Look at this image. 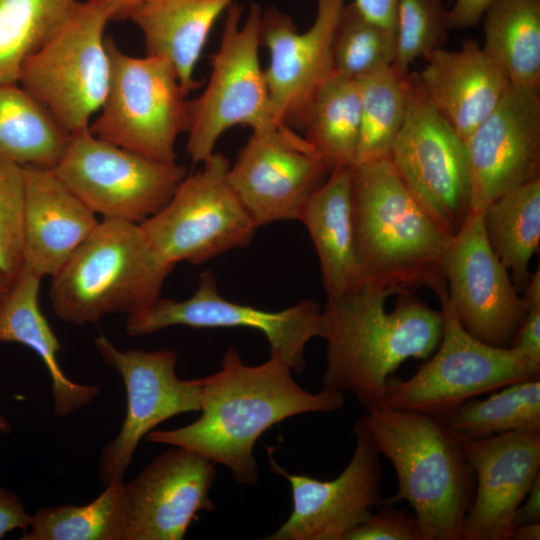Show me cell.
Instances as JSON below:
<instances>
[{
	"instance_id": "obj_1",
	"label": "cell",
	"mask_w": 540,
	"mask_h": 540,
	"mask_svg": "<svg viewBox=\"0 0 540 540\" xmlns=\"http://www.w3.org/2000/svg\"><path fill=\"white\" fill-rule=\"evenodd\" d=\"M292 372L278 355L251 366L230 347L221 368L200 378V417L177 429L149 432L146 438L193 451L224 465L235 482L253 485L259 478L254 447L268 429L299 414L332 412L345 404L344 393L324 387L311 393L296 383Z\"/></svg>"
},
{
	"instance_id": "obj_2",
	"label": "cell",
	"mask_w": 540,
	"mask_h": 540,
	"mask_svg": "<svg viewBox=\"0 0 540 540\" xmlns=\"http://www.w3.org/2000/svg\"><path fill=\"white\" fill-rule=\"evenodd\" d=\"M394 292L361 282L322 308L326 341L324 388L355 396L364 411L384 404L387 380L409 358L426 360L438 348L444 330L442 310L416 296H401L387 312Z\"/></svg>"
},
{
	"instance_id": "obj_3",
	"label": "cell",
	"mask_w": 540,
	"mask_h": 540,
	"mask_svg": "<svg viewBox=\"0 0 540 540\" xmlns=\"http://www.w3.org/2000/svg\"><path fill=\"white\" fill-rule=\"evenodd\" d=\"M380 455L397 476L394 496L381 503L407 501L423 540H463L475 493V475L463 440L441 417L382 404L360 416Z\"/></svg>"
},
{
	"instance_id": "obj_4",
	"label": "cell",
	"mask_w": 540,
	"mask_h": 540,
	"mask_svg": "<svg viewBox=\"0 0 540 540\" xmlns=\"http://www.w3.org/2000/svg\"><path fill=\"white\" fill-rule=\"evenodd\" d=\"M352 204L363 282L394 293L447 289L443 260L451 236L419 205L388 157L353 166Z\"/></svg>"
},
{
	"instance_id": "obj_5",
	"label": "cell",
	"mask_w": 540,
	"mask_h": 540,
	"mask_svg": "<svg viewBox=\"0 0 540 540\" xmlns=\"http://www.w3.org/2000/svg\"><path fill=\"white\" fill-rule=\"evenodd\" d=\"M173 268L140 224L103 219L52 277L51 306L60 319L75 325L113 313L130 316L160 298Z\"/></svg>"
},
{
	"instance_id": "obj_6",
	"label": "cell",
	"mask_w": 540,
	"mask_h": 540,
	"mask_svg": "<svg viewBox=\"0 0 540 540\" xmlns=\"http://www.w3.org/2000/svg\"><path fill=\"white\" fill-rule=\"evenodd\" d=\"M111 19L104 5L76 1L20 70L17 83L70 135L89 129L108 93L112 67L104 34Z\"/></svg>"
},
{
	"instance_id": "obj_7",
	"label": "cell",
	"mask_w": 540,
	"mask_h": 540,
	"mask_svg": "<svg viewBox=\"0 0 540 540\" xmlns=\"http://www.w3.org/2000/svg\"><path fill=\"white\" fill-rule=\"evenodd\" d=\"M107 45L110 85L89 130L145 157L176 162V141L187 131L190 100L174 66L157 55H129L111 38Z\"/></svg>"
},
{
	"instance_id": "obj_8",
	"label": "cell",
	"mask_w": 540,
	"mask_h": 540,
	"mask_svg": "<svg viewBox=\"0 0 540 540\" xmlns=\"http://www.w3.org/2000/svg\"><path fill=\"white\" fill-rule=\"evenodd\" d=\"M446 293L436 295L444 316L438 348L409 379L387 380L385 405L444 418L476 396L540 378V361L512 347L488 345L465 331Z\"/></svg>"
},
{
	"instance_id": "obj_9",
	"label": "cell",
	"mask_w": 540,
	"mask_h": 540,
	"mask_svg": "<svg viewBox=\"0 0 540 540\" xmlns=\"http://www.w3.org/2000/svg\"><path fill=\"white\" fill-rule=\"evenodd\" d=\"M242 12L238 2L227 9L209 80L189 101L186 152L195 164L210 158L219 138L234 126L257 131L278 125L259 60L262 9L252 4L243 22Z\"/></svg>"
},
{
	"instance_id": "obj_10",
	"label": "cell",
	"mask_w": 540,
	"mask_h": 540,
	"mask_svg": "<svg viewBox=\"0 0 540 540\" xmlns=\"http://www.w3.org/2000/svg\"><path fill=\"white\" fill-rule=\"evenodd\" d=\"M201 165L140 224L155 251L173 266L203 264L245 247L257 229L228 183V159L215 152Z\"/></svg>"
},
{
	"instance_id": "obj_11",
	"label": "cell",
	"mask_w": 540,
	"mask_h": 540,
	"mask_svg": "<svg viewBox=\"0 0 540 540\" xmlns=\"http://www.w3.org/2000/svg\"><path fill=\"white\" fill-rule=\"evenodd\" d=\"M53 170L95 214L137 224L165 206L187 175L184 165L145 157L89 129L70 135Z\"/></svg>"
},
{
	"instance_id": "obj_12",
	"label": "cell",
	"mask_w": 540,
	"mask_h": 540,
	"mask_svg": "<svg viewBox=\"0 0 540 540\" xmlns=\"http://www.w3.org/2000/svg\"><path fill=\"white\" fill-rule=\"evenodd\" d=\"M388 158L419 205L455 235L471 211L465 144L427 100L416 73L409 75L405 119Z\"/></svg>"
},
{
	"instance_id": "obj_13",
	"label": "cell",
	"mask_w": 540,
	"mask_h": 540,
	"mask_svg": "<svg viewBox=\"0 0 540 540\" xmlns=\"http://www.w3.org/2000/svg\"><path fill=\"white\" fill-rule=\"evenodd\" d=\"M171 326L257 330L266 337L270 354L281 357L296 373L305 370L308 342L324 336L322 308L315 300L306 299L278 311L240 304L220 294L210 270L201 273L190 298L160 297L145 310L128 316L125 330L129 336H143Z\"/></svg>"
},
{
	"instance_id": "obj_14",
	"label": "cell",
	"mask_w": 540,
	"mask_h": 540,
	"mask_svg": "<svg viewBox=\"0 0 540 540\" xmlns=\"http://www.w3.org/2000/svg\"><path fill=\"white\" fill-rule=\"evenodd\" d=\"M330 168L314 146L286 124L252 131L229 165L227 179L259 228L298 220Z\"/></svg>"
},
{
	"instance_id": "obj_15",
	"label": "cell",
	"mask_w": 540,
	"mask_h": 540,
	"mask_svg": "<svg viewBox=\"0 0 540 540\" xmlns=\"http://www.w3.org/2000/svg\"><path fill=\"white\" fill-rule=\"evenodd\" d=\"M94 345L121 375L127 395L122 427L100 457L99 475L106 486L124 481L139 442L154 427L179 414L201 410L202 387L200 378L178 377L174 350L122 351L104 335L95 338Z\"/></svg>"
},
{
	"instance_id": "obj_16",
	"label": "cell",
	"mask_w": 540,
	"mask_h": 540,
	"mask_svg": "<svg viewBox=\"0 0 540 540\" xmlns=\"http://www.w3.org/2000/svg\"><path fill=\"white\" fill-rule=\"evenodd\" d=\"M483 210H471L450 238L443 260L446 301L471 336L507 348L525 319L527 307L486 240Z\"/></svg>"
},
{
	"instance_id": "obj_17",
	"label": "cell",
	"mask_w": 540,
	"mask_h": 540,
	"mask_svg": "<svg viewBox=\"0 0 540 540\" xmlns=\"http://www.w3.org/2000/svg\"><path fill=\"white\" fill-rule=\"evenodd\" d=\"M355 450L346 468L332 480L291 474L269 457L272 470L292 491L288 519L265 540H344L381 504L380 454L359 417Z\"/></svg>"
},
{
	"instance_id": "obj_18",
	"label": "cell",
	"mask_w": 540,
	"mask_h": 540,
	"mask_svg": "<svg viewBox=\"0 0 540 540\" xmlns=\"http://www.w3.org/2000/svg\"><path fill=\"white\" fill-rule=\"evenodd\" d=\"M346 0H316L314 22L299 33L277 8L262 11L260 41L269 54L264 69L274 121L304 129L320 88L334 74L332 43Z\"/></svg>"
},
{
	"instance_id": "obj_19",
	"label": "cell",
	"mask_w": 540,
	"mask_h": 540,
	"mask_svg": "<svg viewBox=\"0 0 540 540\" xmlns=\"http://www.w3.org/2000/svg\"><path fill=\"white\" fill-rule=\"evenodd\" d=\"M471 210L540 179V93L512 86L464 140Z\"/></svg>"
},
{
	"instance_id": "obj_20",
	"label": "cell",
	"mask_w": 540,
	"mask_h": 540,
	"mask_svg": "<svg viewBox=\"0 0 540 540\" xmlns=\"http://www.w3.org/2000/svg\"><path fill=\"white\" fill-rule=\"evenodd\" d=\"M124 484L128 507L126 540H181L200 512H211L215 464L172 446Z\"/></svg>"
},
{
	"instance_id": "obj_21",
	"label": "cell",
	"mask_w": 540,
	"mask_h": 540,
	"mask_svg": "<svg viewBox=\"0 0 540 540\" xmlns=\"http://www.w3.org/2000/svg\"><path fill=\"white\" fill-rule=\"evenodd\" d=\"M475 493L463 540H510L515 512L540 474V432L464 440Z\"/></svg>"
},
{
	"instance_id": "obj_22",
	"label": "cell",
	"mask_w": 540,
	"mask_h": 540,
	"mask_svg": "<svg viewBox=\"0 0 540 540\" xmlns=\"http://www.w3.org/2000/svg\"><path fill=\"white\" fill-rule=\"evenodd\" d=\"M23 266L51 278L99 224L53 169L22 166Z\"/></svg>"
},
{
	"instance_id": "obj_23",
	"label": "cell",
	"mask_w": 540,
	"mask_h": 540,
	"mask_svg": "<svg viewBox=\"0 0 540 540\" xmlns=\"http://www.w3.org/2000/svg\"><path fill=\"white\" fill-rule=\"evenodd\" d=\"M416 73L431 105L464 141L495 109L510 86L502 68L474 39L459 50L439 48Z\"/></svg>"
},
{
	"instance_id": "obj_24",
	"label": "cell",
	"mask_w": 540,
	"mask_h": 540,
	"mask_svg": "<svg viewBox=\"0 0 540 540\" xmlns=\"http://www.w3.org/2000/svg\"><path fill=\"white\" fill-rule=\"evenodd\" d=\"M238 0H142L128 18L143 35L146 54L168 59L189 95L201 86L197 62L216 21Z\"/></svg>"
},
{
	"instance_id": "obj_25",
	"label": "cell",
	"mask_w": 540,
	"mask_h": 540,
	"mask_svg": "<svg viewBox=\"0 0 540 540\" xmlns=\"http://www.w3.org/2000/svg\"><path fill=\"white\" fill-rule=\"evenodd\" d=\"M352 168L330 171L298 219L314 244L327 296L342 294L363 282L355 245Z\"/></svg>"
},
{
	"instance_id": "obj_26",
	"label": "cell",
	"mask_w": 540,
	"mask_h": 540,
	"mask_svg": "<svg viewBox=\"0 0 540 540\" xmlns=\"http://www.w3.org/2000/svg\"><path fill=\"white\" fill-rule=\"evenodd\" d=\"M40 280L22 266L0 304V342L24 345L40 357L51 378L53 412L65 417L91 403L101 388L72 381L60 367V343L39 306Z\"/></svg>"
},
{
	"instance_id": "obj_27",
	"label": "cell",
	"mask_w": 540,
	"mask_h": 540,
	"mask_svg": "<svg viewBox=\"0 0 540 540\" xmlns=\"http://www.w3.org/2000/svg\"><path fill=\"white\" fill-rule=\"evenodd\" d=\"M483 50L512 86L540 89V0H494L483 16Z\"/></svg>"
},
{
	"instance_id": "obj_28",
	"label": "cell",
	"mask_w": 540,
	"mask_h": 540,
	"mask_svg": "<svg viewBox=\"0 0 540 540\" xmlns=\"http://www.w3.org/2000/svg\"><path fill=\"white\" fill-rule=\"evenodd\" d=\"M69 139L70 134L18 83L0 85V159L53 169Z\"/></svg>"
},
{
	"instance_id": "obj_29",
	"label": "cell",
	"mask_w": 540,
	"mask_h": 540,
	"mask_svg": "<svg viewBox=\"0 0 540 540\" xmlns=\"http://www.w3.org/2000/svg\"><path fill=\"white\" fill-rule=\"evenodd\" d=\"M486 240L500 262L511 271L518 293L526 288L529 264L540 242V179L498 197L483 210Z\"/></svg>"
},
{
	"instance_id": "obj_30",
	"label": "cell",
	"mask_w": 540,
	"mask_h": 540,
	"mask_svg": "<svg viewBox=\"0 0 540 540\" xmlns=\"http://www.w3.org/2000/svg\"><path fill=\"white\" fill-rule=\"evenodd\" d=\"M361 123L359 82L333 74L320 88L304 126L305 138L330 170L356 163Z\"/></svg>"
},
{
	"instance_id": "obj_31",
	"label": "cell",
	"mask_w": 540,
	"mask_h": 540,
	"mask_svg": "<svg viewBox=\"0 0 540 540\" xmlns=\"http://www.w3.org/2000/svg\"><path fill=\"white\" fill-rule=\"evenodd\" d=\"M124 481L106 485L92 502L41 507L21 540H126L128 507Z\"/></svg>"
},
{
	"instance_id": "obj_32",
	"label": "cell",
	"mask_w": 540,
	"mask_h": 540,
	"mask_svg": "<svg viewBox=\"0 0 540 540\" xmlns=\"http://www.w3.org/2000/svg\"><path fill=\"white\" fill-rule=\"evenodd\" d=\"M501 389L484 400L470 399L443 419L463 441L507 432H540V378Z\"/></svg>"
},
{
	"instance_id": "obj_33",
	"label": "cell",
	"mask_w": 540,
	"mask_h": 540,
	"mask_svg": "<svg viewBox=\"0 0 540 540\" xmlns=\"http://www.w3.org/2000/svg\"><path fill=\"white\" fill-rule=\"evenodd\" d=\"M409 75L392 65L358 80L361 123L355 165L389 157L406 115Z\"/></svg>"
},
{
	"instance_id": "obj_34",
	"label": "cell",
	"mask_w": 540,
	"mask_h": 540,
	"mask_svg": "<svg viewBox=\"0 0 540 540\" xmlns=\"http://www.w3.org/2000/svg\"><path fill=\"white\" fill-rule=\"evenodd\" d=\"M77 0H0V85L17 83L25 60L61 25Z\"/></svg>"
},
{
	"instance_id": "obj_35",
	"label": "cell",
	"mask_w": 540,
	"mask_h": 540,
	"mask_svg": "<svg viewBox=\"0 0 540 540\" xmlns=\"http://www.w3.org/2000/svg\"><path fill=\"white\" fill-rule=\"evenodd\" d=\"M396 33L364 17L353 3H346L337 22L333 43V72L360 80L393 65Z\"/></svg>"
},
{
	"instance_id": "obj_36",
	"label": "cell",
	"mask_w": 540,
	"mask_h": 540,
	"mask_svg": "<svg viewBox=\"0 0 540 540\" xmlns=\"http://www.w3.org/2000/svg\"><path fill=\"white\" fill-rule=\"evenodd\" d=\"M397 53L393 66L409 74L411 64L442 48L449 28L443 0H398L396 8Z\"/></svg>"
},
{
	"instance_id": "obj_37",
	"label": "cell",
	"mask_w": 540,
	"mask_h": 540,
	"mask_svg": "<svg viewBox=\"0 0 540 540\" xmlns=\"http://www.w3.org/2000/svg\"><path fill=\"white\" fill-rule=\"evenodd\" d=\"M22 166L0 159V271L12 282L23 266Z\"/></svg>"
},
{
	"instance_id": "obj_38",
	"label": "cell",
	"mask_w": 540,
	"mask_h": 540,
	"mask_svg": "<svg viewBox=\"0 0 540 540\" xmlns=\"http://www.w3.org/2000/svg\"><path fill=\"white\" fill-rule=\"evenodd\" d=\"M344 540H423V533L413 511L381 503Z\"/></svg>"
},
{
	"instance_id": "obj_39",
	"label": "cell",
	"mask_w": 540,
	"mask_h": 540,
	"mask_svg": "<svg viewBox=\"0 0 540 540\" xmlns=\"http://www.w3.org/2000/svg\"><path fill=\"white\" fill-rule=\"evenodd\" d=\"M30 520L20 496L0 486V538L16 529L27 530Z\"/></svg>"
},
{
	"instance_id": "obj_40",
	"label": "cell",
	"mask_w": 540,
	"mask_h": 540,
	"mask_svg": "<svg viewBox=\"0 0 540 540\" xmlns=\"http://www.w3.org/2000/svg\"><path fill=\"white\" fill-rule=\"evenodd\" d=\"M510 347L540 361V306L527 309V314Z\"/></svg>"
},
{
	"instance_id": "obj_41",
	"label": "cell",
	"mask_w": 540,
	"mask_h": 540,
	"mask_svg": "<svg viewBox=\"0 0 540 540\" xmlns=\"http://www.w3.org/2000/svg\"><path fill=\"white\" fill-rule=\"evenodd\" d=\"M494 0H450L448 9L449 28L467 29L475 26L482 19L487 7Z\"/></svg>"
},
{
	"instance_id": "obj_42",
	"label": "cell",
	"mask_w": 540,
	"mask_h": 540,
	"mask_svg": "<svg viewBox=\"0 0 540 540\" xmlns=\"http://www.w3.org/2000/svg\"><path fill=\"white\" fill-rule=\"evenodd\" d=\"M398 0H354L352 3L370 21L396 33V8Z\"/></svg>"
},
{
	"instance_id": "obj_43",
	"label": "cell",
	"mask_w": 540,
	"mask_h": 540,
	"mask_svg": "<svg viewBox=\"0 0 540 540\" xmlns=\"http://www.w3.org/2000/svg\"><path fill=\"white\" fill-rule=\"evenodd\" d=\"M533 522H540V474L517 508L513 519L514 526Z\"/></svg>"
},
{
	"instance_id": "obj_44",
	"label": "cell",
	"mask_w": 540,
	"mask_h": 540,
	"mask_svg": "<svg viewBox=\"0 0 540 540\" xmlns=\"http://www.w3.org/2000/svg\"><path fill=\"white\" fill-rule=\"evenodd\" d=\"M109 9L114 18H128L131 11L142 0H93Z\"/></svg>"
},
{
	"instance_id": "obj_45",
	"label": "cell",
	"mask_w": 540,
	"mask_h": 540,
	"mask_svg": "<svg viewBox=\"0 0 540 540\" xmlns=\"http://www.w3.org/2000/svg\"><path fill=\"white\" fill-rule=\"evenodd\" d=\"M539 540L540 522L524 523L513 526L510 540Z\"/></svg>"
},
{
	"instance_id": "obj_46",
	"label": "cell",
	"mask_w": 540,
	"mask_h": 540,
	"mask_svg": "<svg viewBox=\"0 0 540 540\" xmlns=\"http://www.w3.org/2000/svg\"><path fill=\"white\" fill-rule=\"evenodd\" d=\"M11 285L12 281L0 271V304L8 293Z\"/></svg>"
},
{
	"instance_id": "obj_47",
	"label": "cell",
	"mask_w": 540,
	"mask_h": 540,
	"mask_svg": "<svg viewBox=\"0 0 540 540\" xmlns=\"http://www.w3.org/2000/svg\"><path fill=\"white\" fill-rule=\"evenodd\" d=\"M11 431V423L0 413V433H9Z\"/></svg>"
}]
</instances>
